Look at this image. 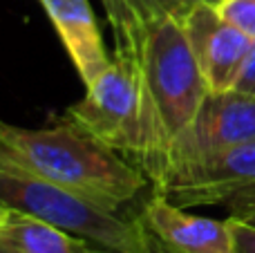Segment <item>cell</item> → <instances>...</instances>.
<instances>
[{
  "label": "cell",
  "instance_id": "obj_1",
  "mask_svg": "<svg viewBox=\"0 0 255 253\" xmlns=\"http://www.w3.org/2000/svg\"><path fill=\"white\" fill-rule=\"evenodd\" d=\"M132 49L141 88V150L136 166L154 184L175 139L211 92L179 20H163L115 38Z\"/></svg>",
  "mask_w": 255,
  "mask_h": 253
},
{
  "label": "cell",
  "instance_id": "obj_2",
  "mask_svg": "<svg viewBox=\"0 0 255 253\" xmlns=\"http://www.w3.org/2000/svg\"><path fill=\"white\" fill-rule=\"evenodd\" d=\"M0 146L47 182L110 213H121L150 184L139 166L101 143L67 115L36 130L0 119Z\"/></svg>",
  "mask_w": 255,
  "mask_h": 253
},
{
  "label": "cell",
  "instance_id": "obj_3",
  "mask_svg": "<svg viewBox=\"0 0 255 253\" xmlns=\"http://www.w3.org/2000/svg\"><path fill=\"white\" fill-rule=\"evenodd\" d=\"M0 204L45 220L110 253H157L143 220H126L67 193L0 146Z\"/></svg>",
  "mask_w": 255,
  "mask_h": 253
},
{
  "label": "cell",
  "instance_id": "obj_4",
  "mask_svg": "<svg viewBox=\"0 0 255 253\" xmlns=\"http://www.w3.org/2000/svg\"><path fill=\"white\" fill-rule=\"evenodd\" d=\"M85 90V97L67 108L65 115L136 164L141 150V88L132 49L115 45L108 70Z\"/></svg>",
  "mask_w": 255,
  "mask_h": 253
},
{
  "label": "cell",
  "instance_id": "obj_5",
  "mask_svg": "<svg viewBox=\"0 0 255 253\" xmlns=\"http://www.w3.org/2000/svg\"><path fill=\"white\" fill-rule=\"evenodd\" d=\"M247 141H255V94L238 90L208 92L188 128L170 146L161 177L152 186H159L179 166Z\"/></svg>",
  "mask_w": 255,
  "mask_h": 253
},
{
  "label": "cell",
  "instance_id": "obj_6",
  "mask_svg": "<svg viewBox=\"0 0 255 253\" xmlns=\"http://www.w3.org/2000/svg\"><path fill=\"white\" fill-rule=\"evenodd\" d=\"M251 184H255V141H247L170 170L154 193L181 209H193L224 204Z\"/></svg>",
  "mask_w": 255,
  "mask_h": 253
},
{
  "label": "cell",
  "instance_id": "obj_7",
  "mask_svg": "<svg viewBox=\"0 0 255 253\" xmlns=\"http://www.w3.org/2000/svg\"><path fill=\"white\" fill-rule=\"evenodd\" d=\"M181 25L208 90H233L253 47L251 36L224 20L213 2L195 7Z\"/></svg>",
  "mask_w": 255,
  "mask_h": 253
},
{
  "label": "cell",
  "instance_id": "obj_8",
  "mask_svg": "<svg viewBox=\"0 0 255 253\" xmlns=\"http://www.w3.org/2000/svg\"><path fill=\"white\" fill-rule=\"evenodd\" d=\"M143 224L154 240L170 253H235L231 218L213 220L193 215L154 193L143 206Z\"/></svg>",
  "mask_w": 255,
  "mask_h": 253
},
{
  "label": "cell",
  "instance_id": "obj_9",
  "mask_svg": "<svg viewBox=\"0 0 255 253\" xmlns=\"http://www.w3.org/2000/svg\"><path fill=\"white\" fill-rule=\"evenodd\" d=\"M40 4L52 20L83 85L90 88L112 63L90 2L88 0H40Z\"/></svg>",
  "mask_w": 255,
  "mask_h": 253
},
{
  "label": "cell",
  "instance_id": "obj_10",
  "mask_svg": "<svg viewBox=\"0 0 255 253\" xmlns=\"http://www.w3.org/2000/svg\"><path fill=\"white\" fill-rule=\"evenodd\" d=\"M0 242L13 253H110L85 238L18 211L0 227Z\"/></svg>",
  "mask_w": 255,
  "mask_h": 253
},
{
  "label": "cell",
  "instance_id": "obj_11",
  "mask_svg": "<svg viewBox=\"0 0 255 253\" xmlns=\"http://www.w3.org/2000/svg\"><path fill=\"white\" fill-rule=\"evenodd\" d=\"M115 38L134 34L163 20H179L211 0H101Z\"/></svg>",
  "mask_w": 255,
  "mask_h": 253
},
{
  "label": "cell",
  "instance_id": "obj_12",
  "mask_svg": "<svg viewBox=\"0 0 255 253\" xmlns=\"http://www.w3.org/2000/svg\"><path fill=\"white\" fill-rule=\"evenodd\" d=\"M213 4L224 20L255 40V0H217Z\"/></svg>",
  "mask_w": 255,
  "mask_h": 253
},
{
  "label": "cell",
  "instance_id": "obj_13",
  "mask_svg": "<svg viewBox=\"0 0 255 253\" xmlns=\"http://www.w3.org/2000/svg\"><path fill=\"white\" fill-rule=\"evenodd\" d=\"M224 206L229 209L231 220L255 229V184L238 191L235 195H231L229 200L224 202Z\"/></svg>",
  "mask_w": 255,
  "mask_h": 253
},
{
  "label": "cell",
  "instance_id": "obj_14",
  "mask_svg": "<svg viewBox=\"0 0 255 253\" xmlns=\"http://www.w3.org/2000/svg\"><path fill=\"white\" fill-rule=\"evenodd\" d=\"M233 90L255 94V40H253V47H251V52H249V58H247V63H244L242 72H240L238 81H235Z\"/></svg>",
  "mask_w": 255,
  "mask_h": 253
},
{
  "label": "cell",
  "instance_id": "obj_15",
  "mask_svg": "<svg viewBox=\"0 0 255 253\" xmlns=\"http://www.w3.org/2000/svg\"><path fill=\"white\" fill-rule=\"evenodd\" d=\"M233 222V233H235V253H255V229L247 227L242 222Z\"/></svg>",
  "mask_w": 255,
  "mask_h": 253
},
{
  "label": "cell",
  "instance_id": "obj_16",
  "mask_svg": "<svg viewBox=\"0 0 255 253\" xmlns=\"http://www.w3.org/2000/svg\"><path fill=\"white\" fill-rule=\"evenodd\" d=\"M13 215V211L9 209V206H4V204H0V227H4V224L9 222V218Z\"/></svg>",
  "mask_w": 255,
  "mask_h": 253
},
{
  "label": "cell",
  "instance_id": "obj_17",
  "mask_svg": "<svg viewBox=\"0 0 255 253\" xmlns=\"http://www.w3.org/2000/svg\"><path fill=\"white\" fill-rule=\"evenodd\" d=\"M0 253H13L11 249H9L7 245H4V242H0Z\"/></svg>",
  "mask_w": 255,
  "mask_h": 253
},
{
  "label": "cell",
  "instance_id": "obj_18",
  "mask_svg": "<svg viewBox=\"0 0 255 253\" xmlns=\"http://www.w3.org/2000/svg\"><path fill=\"white\" fill-rule=\"evenodd\" d=\"M211 2H217V0H211Z\"/></svg>",
  "mask_w": 255,
  "mask_h": 253
}]
</instances>
